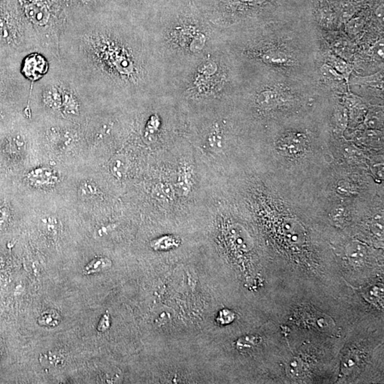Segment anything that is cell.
I'll return each mask as SVG.
<instances>
[{"mask_svg":"<svg viewBox=\"0 0 384 384\" xmlns=\"http://www.w3.org/2000/svg\"><path fill=\"white\" fill-rule=\"evenodd\" d=\"M347 254L352 262L360 264L367 255V248L362 243L352 242L347 246Z\"/></svg>","mask_w":384,"mask_h":384,"instance_id":"9","label":"cell"},{"mask_svg":"<svg viewBox=\"0 0 384 384\" xmlns=\"http://www.w3.org/2000/svg\"><path fill=\"white\" fill-rule=\"evenodd\" d=\"M49 67V59L46 55L39 52H33L23 58L20 71L27 80L34 84L48 73Z\"/></svg>","mask_w":384,"mask_h":384,"instance_id":"6","label":"cell"},{"mask_svg":"<svg viewBox=\"0 0 384 384\" xmlns=\"http://www.w3.org/2000/svg\"><path fill=\"white\" fill-rule=\"evenodd\" d=\"M207 19L256 24L305 13L308 0H192Z\"/></svg>","mask_w":384,"mask_h":384,"instance_id":"3","label":"cell"},{"mask_svg":"<svg viewBox=\"0 0 384 384\" xmlns=\"http://www.w3.org/2000/svg\"><path fill=\"white\" fill-rule=\"evenodd\" d=\"M180 0H109L113 10L122 17L138 24L144 16L158 15L166 7Z\"/></svg>","mask_w":384,"mask_h":384,"instance_id":"5","label":"cell"},{"mask_svg":"<svg viewBox=\"0 0 384 384\" xmlns=\"http://www.w3.org/2000/svg\"><path fill=\"white\" fill-rule=\"evenodd\" d=\"M127 159L123 155H117L112 160L110 167L113 175L118 178H121L127 172Z\"/></svg>","mask_w":384,"mask_h":384,"instance_id":"11","label":"cell"},{"mask_svg":"<svg viewBox=\"0 0 384 384\" xmlns=\"http://www.w3.org/2000/svg\"><path fill=\"white\" fill-rule=\"evenodd\" d=\"M372 227L374 232L376 234H378V236L383 235V219H382L381 216L375 218L374 221H373Z\"/></svg>","mask_w":384,"mask_h":384,"instance_id":"21","label":"cell"},{"mask_svg":"<svg viewBox=\"0 0 384 384\" xmlns=\"http://www.w3.org/2000/svg\"><path fill=\"white\" fill-rule=\"evenodd\" d=\"M307 146V139L303 134L290 133L280 138L278 142L279 150L287 156H296L303 152Z\"/></svg>","mask_w":384,"mask_h":384,"instance_id":"7","label":"cell"},{"mask_svg":"<svg viewBox=\"0 0 384 384\" xmlns=\"http://www.w3.org/2000/svg\"><path fill=\"white\" fill-rule=\"evenodd\" d=\"M191 181H192V172L187 166H185L182 167L180 171L179 179H178L180 187H182L184 192H187V190L190 189V185L192 184Z\"/></svg>","mask_w":384,"mask_h":384,"instance_id":"13","label":"cell"},{"mask_svg":"<svg viewBox=\"0 0 384 384\" xmlns=\"http://www.w3.org/2000/svg\"><path fill=\"white\" fill-rule=\"evenodd\" d=\"M144 48L138 24L109 12L67 18L58 54L61 67L89 106L143 89Z\"/></svg>","mask_w":384,"mask_h":384,"instance_id":"1","label":"cell"},{"mask_svg":"<svg viewBox=\"0 0 384 384\" xmlns=\"http://www.w3.org/2000/svg\"><path fill=\"white\" fill-rule=\"evenodd\" d=\"M79 193L81 196L85 198L93 197L98 194V189L97 188L95 184L90 182H84L79 187Z\"/></svg>","mask_w":384,"mask_h":384,"instance_id":"15","label":"cell"},{"mask_svg":"<svg viewBox=\"0 0 384 384\" xmlns=\"http://www.w3.org/2000/svg\"><path fill=\"white\" fill-rule=\"evenodd\" d=\"M253 47L251 52L257 54L256 59L279 75L288 77L307 66V54L302 53V48L293 39H265Z\"/></svg>","mask_w":384,"mask_h":384,"instance_id":"4","label":"cell"},{"mask_svg":"<svg viewBox=\"0 0 384 384\" xmlns=\"http://www.w3.org/2000/svg\"><path fill=\"white\" fill-rule=\"evenodd\" d=\"M234 320V314L228 310H221L219 313L217 321L221 324H229Z\"/></svg>","mask_w":384,"mask_h":384,"instance_id":"19","label":"cell"},{"mask_svg":"<svg viewBox=\"0 0 384 384\" xmlns=\"http://www.w3.org/2000/svg\"><path fill=\"white\" fill-rule=\"evenodd\" d=\"M111 261L106 258H98L92 261L85 268L84 272L86 274L100 273L111 268Z\"/></svg>","mask_w":384,"mask_h":384,"instance_id":"12","label":"cell"},{"mask_svg":"<svg viewBox=\"0 0 384 384\" xmlns=\"http://www.w3.org/2000/svg\"><path fill=\"white\" fill-rule=\"evenodd\" d=\"M6 84L7 81H5L3 78L0 76V96H1L2 95H3L7 89Z\"/></svg>","mask_w":384,"mask_h":384,"instance_id":"22","label":"cell"},{"mask_svg":"<svg viewBox=\"0 0 384 384\" xmlns=\"http://www.w3.org/2000/svg\"><path fill=\"white\" fill-rule=\"evenodd\" d=\"M3 117H4V115H3V111H2L1 110H0V120H1L3 118Z\"/></svg>","mask_w":384,"mask_h":384,"instance_id":"23","label":"cell"},{"mask_svg":"<svg viewBox=\"0 0 384 384\" xmlns=\"http://www.w3.org/2000/svg\"><path fill=\"white\" fill-rule=\"evenodd\" d=\"M10 209L5 206L0 204V231L6 228L10 220Z\"/></svg>","mask_w":384,"mask_h":384,"instance_id":"17","label":"cell"},{"mask_svg":"<svg viewBox=\"0 0 384 384\" xmlns=\"http://www.w3.org/2000/svg\"><path fill=\"white\" fill-rule=\"evenodd\" d=\"M208 141L210 147L214 150H219L223 147V137L219 129L212 130L209 134Z\"/></svg>","mask_w":384,"mask_h":384,"instance_id":"14","label":"cell"},{"mask_svg":"<svg viewBox=\"0 0 384 384\" xmlns=\"http://www.w3.org/2000/svg\"><path fill=\"white\" fill-rule=\"evenodd\" d=\"M287 371L290 376L293 377H300L303 371L302 362L297 359H293L288 363Z\"/></svg>","mask_w":384,"mask_h":384,"instance_id":"16","label":"cell"},{"mask_svg":"<svg viewBox=\"0 0 384 384\" xmlns=\"http://www.w3.org/2000/svg\"><path fill=\"white\" fill-rule=\"evenodd\" d=\"M331 221L335 223V224H342L345 221L346 215L345 209L343 208H339L335 209L331 212L330 215Z\"/></svg>","mask_w":384,"mask_h":384,"instance_id":"18","label":"cell"},{"mask_svg":"<svg viewBox=\"0 0 384 384\" xmlns=\"http://www.w3.org/2000/svg\"><path fill=\"white\" fill-rule=\"evenodd\" d=\"M27 179L30 185L38 188H48L56 185L58 176L53 169L49 167H39L31 171L27 174Z\"/></svg>","mask_w":384,"mask_h":384,"instance_id":"8","label":"cell"},{"mask_svg":"<svg viewBox=\"0 0 384 384\" xmlns=\"http://www.w3.org/2000/svg\"><path fill=\"white\" fill-rule=\"evenodd\" d=\"M49 59L48 72L32 84L30 100L23 113L30 119V111L37 108L47 115L70 121L80 120L87 107L71 79L61 67L58 58Z\"/></svg>","mask_w":384,"mask_h":384,"instance_id":"2","label":"cell"},{"mask_svg":"<svg viewBox=\"0 0 384 384\" xmlns=\"http://www.w3.org/2000/svg\"><path fill=\"white\" fill-rule=\"evenodd\" d=\"M179 239L173 236H165L151 242V246L155 250H166L176 248L179 246Z\"/></svg>","mask_w":384,"mask_h":384,"instance_id":"10","label":"cell"},{"mask_svg":"<svg viewBox=\"0 0 384 384\" xmlns=\"http://www.w3.org/2000/svg\"><path fill=\"white\" fill-rule=\"evenodd\" d=\"M155 192L160 199H163L165 198L170 197L171 196L170 189H169L167 186L165 185H158L155 189Z\"/></svg>","mask_w":384,"mask_h":384,"instance_id":"20","label":"cell"}]
</instances>
